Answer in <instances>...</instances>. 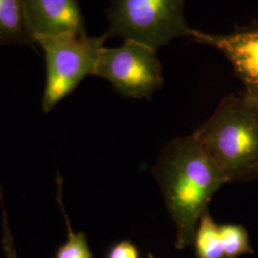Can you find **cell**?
Here are the masks:
<instances>
[{
    "mask_svg": "<svg viewBox=\"0 0 258 258\" xmlns=\"http://www.w3.org/2000/svg\"><path fill=\"white\" fill-rule=\"evenodd\" d=\"M190 38L219 50L231 62L245 91L258 92V25L221 35L194 29Z\"/></svg>",
    "mask_w": 258,
    "mask_h": 258,
    "instance_id": "6",
    "label": "cell"
},
{
    "mask_svg": "<svg viewBox=\"0 0 258 258\" xmlns=\"http://www.w3.org/2000/svg\"><path fill=\"white\" fill-rule=\"evenodd\" d=\"M156 50L133 40L117 48H102L94 76L111 83L123 98L150 99L164 83Z\"/></svg>",
    "mask_w": 258,
    "mask_h": 258,
    "instance_id": "5",
    "label": "cell"
},
{
    "mask_svg": "<svg viewBox=\"0 0 258 258\" xmlns=\"http://www.w3.org/2000/svg\"><path fill=\"white\" fill-rule=\"evenodd\" d=\"M148 258H155V257H154V256H153V255H152V254H151V253H148Z\"/></svg>",
    "mask_w": 258,
    "mask_h": 258,
    "instance_id": "15",
    "label": "cell"
},
{
    "mask_svg": "<svg viewBox=\"0 0 258 258\" xmlns=\"http://www.w3.org/2000/svg\"><path fill=\"white\" fill-rule=\"evenodd\" d=\"M3 192L0 186V204L2 211V247L4 249L6 258H18L17 249L15 247V242L13 239V235L10 230L8 215L5 209V205L3 201Z\"/></svg>",
    "mask_w": 258,
    "mask_h": 258,
    "instance_id": "12",
    "label": "cell"
},
{
    "mask_svg": "<svg viewBox=\"0 0 258 258\" xmlns=\"http://www.w3.org/2000/svg\"><path fill=\"white\" fill-rule=\"evenodd\" d=\"M0 44L32 45L23 0H0Z\"/></svg>",
    "mask_w": 258,
    "mask_h": 258,
    "instance_id": "8",
    "label": "cell"
},
{
    "mask_svg": "<svg viewBox=\"0 0 258 258\" xmlns=\"http://www.w3.org/2000/svg\"><path fill=\"white\" fill-rule=\"evenodd\" d=\"M192 243L198 258H225L219 225L213 221L209 211L198 223Z\"/></svg>",
    "mask_w": 258,
    "mask_h": 258,
    "instance_id": "9",
    "label": "cell"
},
{
    "mask_svg": "<svg viewBox=\"0 0 258 258\" xmlns=\"http://www.w3.org/2000/svg\"><path fill=\"white\" fill-rule=\"evenodd\" d=\"M184 7V0H112L105 34L157 51L173 39L191 37L194 29L186 23Z\"/></svg>",
    "mask_w": 258,
    "mask_h": 258,
    "instance_id": "3",
    "label": "cell"
},
{
    "mask_svg": "<svg viewBox=\"0 0 258 258\" xmlns=\"http://www.w3.org/2000/svg\"><path fill=\"white\" fill-rule=\"evenodd\" d=\"M57 182V203L62 212L64 217L67 231H68V238L63 245H61L56 251L55 258H93L92 252L89 249L88 242L85 233L83 231L74 232L72 228L69 217L65 212L64 206L62 203L61 198V178L59 176L56 177Z\"/></svg>",
    "mask_w": 258,
    "mask_h": 258,
    "instance_id": "10",
    "label": "cell"
},
{
    "mask_svg": "<svg viewBox=\"0 0 258 258\" xmlns=\"http://www.w3.org/2000/svg\"><path fill=\"white\" fill-rule=\"evenodd\" d=\"M106 258H140V252L133 243L121 241L109 249Z\"/></svg>",
    "mask_w": 258,
    "mask_h": 258,
    "instance_id": "13",
    "label": "cell"
},
{
    "mask_svg": "<svg viewBox=\"0 0 258 258\" xmlns=\"http://www.w3.org/2000/svg\"><path fill=\"white\" fill-rule=\"evenodd\" d=\"M192 136L227 184L258 179V111L246 93L225 97Z\"/></svg>",
    "mask_w": 258,
    "mask_h": 258,
    "instance_id": "2",
    "label": "cell"
},
{
    "mask_svg": "<svg viewBox=\"0 0 258 258\" xmlns=\"http://www.w3.org/2000/svg\"><path fill=\"white\" fill-rule=\"evenodd\" d=\"M108 38L85 35L41 37L36 43L42 48L46 62V84L42 98L44 112L70 95L83 79L93 75L103 44Z\"/></svg>",
    "mask_w": 258,
    "mask_h": 258,
    "instance_id": "4",
    "label": "cell"
},
{
    "mask_svg": "<svg viewBox=\"0 0 258 258\" xmlns=\"http://www.w3.org/2000/svg\"><path fill=\"white\" fill-rule=\"evenodd\" d=\"M153 175L175 225V247L184 249L192 244L213 195L227 182L192 135L174 139L163 148Z\"/></svg>",
    "mask_w": 258,
    "mask_h": 258,
    "instance_id": "1",
    "label": "cell"
},
{
    "mask_svg": "<svg viewBox=\"0 0 258 258\" xmlns=\"http://www.w3.org/2000/svg\"><path fill=\"white\" fill-rule=\"evenodd\" d=\"M225 258H237L245 253H253L249 235L241 225H219Z\"/></svg>",
    "mask_w": 258,
    "mask_h": 258,
    "instance_id": "11",
    "label": "cell"
},
{
    "mask_svg": "<svg viewBox=\"0 0 258 258\" xmlns=\"http://www.w3.org/2000/svg\"><path fill=\"white\" fill-rule=\"evenodd\" d=\"M28 33L36 43L41 37L85 35L78 0H23Z\"/></svg>",
    "mask_w": 258,
    "mask_h": 258,
    "instance_id": "7",
    "label": "cell"
},
{
    "mask_svg": "<svg viewBox=\"0 0 258 258\" xmlns=\"http://www.w3.org/2000/svg\"><path fill=\"white\" fill-rule=\"evenodd\" d=\"M244 92L246 93V94L249 96L250 101L254 104V106L256 107V109H257L258 111V92L248 93L246 92V91H244Z\"/></svg>",
    "mask_w": 258,
    "mask_h": 258,
    "instance_id": "14",
    "label": "cell"
}]
</instances>
